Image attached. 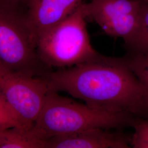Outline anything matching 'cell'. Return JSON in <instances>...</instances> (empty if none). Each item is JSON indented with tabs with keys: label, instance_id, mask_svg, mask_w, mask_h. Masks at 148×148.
<instances>
[{
	"label": "cell",
	"instance_id": "obj_7",
	"mask_svg": "<svg viewBox=\"0 0 148 148\" xmlns=\"http://www.w3.org/2000/svg\"><path fill=\"white\" fill-rule=\"evenodd\" d=\"M110 130L92 128L51 138L46 148H128L131 138Z\"/></svg>",
	"mask_w": 148,
	"mask_h": 148
},
{
	"label": "cell",
	"instance_id": "obj_4",
	"mask_svg": "<svg viewBox=\"0 0 148 148\" xmlns=\"http://www.w3.org/2000/svg\"><path fill=\"white\" fill-rule=\"evenodd\" d=\"M37 42L26 13L0 1V69L34 75Z\"/></svg>",
	"mask_w": 148,
	"mask_h": 148
},
{
	"label": "cell",
	"instance_id": "obj_12",
	"mask_svg": "<svg viewBox=\"0 0 148 148\" xmlns=\"http://www.w3.org/2000/svg\"><path fill=\"white\" fill-rule=\"evenodd\" d=\"M12 128L29 131L20 117L0 95V130Z\"/></svg>",
	"mask_w": 148,
	"mask_h": 148
},
{
	"label": "cell",
	"instance_id": "obj_9",
	"mask_svg": "<svg viewBox=\"0 0 148 148\" xmlns=\"http://www.w3.org/2000/svg\"><path fill=\"white\" fill-rule=\"evenodd\" d=\"M0 148H46V142L30 130L12 128L0 130Z\"/></svg>",
	"mask_w": 148,
	"mask_h": 148
},
{
	"label": "cell",
	"instance_id": "obj_3",
	"mask_svg": "<svg viewBox=\"0 0 148 148\" xmlns=\"http://www.w3.org/2000/svg\"><path fill=\"white\" fill-rule=\"evenodd\" d=\"M85 3L71 15L37 36L40 61L49 67L63 69L82 63L98 52L92 46L87 29Z\"/></svg>",
	"mask_w": 148,
	"mask_h": 148
},
{
	"label": "cell",
	"instance_id": "obj_10",
	"mask_svg": "<svg viewBox=\"0 0 148 148\" xmlns=\"http://www.w3.org/2000/svg\"><path fill=\"white\" fill-rule=\"evenodd\" d=\"M140 1L137 30L130 42L125 45L128 53H148V4Z\"/></svg>",
	"mask_w": 148,
	"mask_h": 148
},
{
	"label": "cell",
	"instance_id": "obj_11",
	"mask_svg": "<svg viewBox=\"0 0 148 148\" xmlns=\"http://www.w3.org/2000/svg\"><path fill=\"white\" fill-rule=\"evenodd\" d=\"M123 57L129 68L148 91V53H128Z\"/></svg>",
	"mask_w": 148,
	"mask_h": 148
},
{
	"label": "cell",
	"instance_id": "obj_8",
	"mask_svg": "<svg viewBox=\"0 0 148 148\" xmlns=\"http://www.w3.org/2000/svg\"><path fill=\"white\" fill-rule=\"evenodd\" d=\"M83 0H29L26 16L38 36L76 11Z\"/></svg>",
	"mask_w": 148,
	"mask_h": 148
},
{
	"label": "cell",
	"instance_id": "obj_13",
	"mask_svg": "<svg viewBox=\"0 0 148 148\" xmlns=\"http://www.w3.org/2000/svg\"><path fill=\"white\" fill-rule=\"evenodd\" d=\"M132 127L134 132L130 140L133 148H148V117H137Z\"/></svg>",
	"mask_w": 148,
	"mask_h": 148
},
{
	"label": "cell",
	"instance_id": "obj_15",
	"mask_svg": "<svg viewBox=\"0 0 148 148\" xmlns=\"http://www.w3.org/2000/svg\"><path fill=\"white\" fill-rule=\"evenodd\" d=\"M140 1H143L144 2H145V3H148V0H140Z\"/></svg>",
	"mask_w": 148,
	"mask_h": 148
},
{
	"label": "cell",
	"instance_id": "obj_1",
	"mask_svg": "<svg viewBox=\"0 0 148 148\" xmlns=\"http://www.w3.org/2000/svg\"><path fill=\"white\" fill-rule=\"evenodd\" d=\"M49 90L66 92L92 107L148 117V91L124 57L94 58L46 74Z\"/></svg>",
	"mask_w": 148,
	"mask_h": 148
},
{
	"label": "cell",
	"instance_id": "obj_2",
	"mask_svg": "<svg viewBox=\"0 0 148 148\" xmlns=\"http://www.w3.org/2000/svg\"><path fill=\"white\" fill-rule=\"evenodd\" d=\"M136 118L79 103L49 90L42 109L30 131L35 137L46 143L51 138L88 129L111 130L132 126Z\"/></svg>",
	"mask_w": 148,
	"mask_h": 148
},
{
	"label": "cell",
	"instance_id": "obj_14",
	"mask_svg": "<svg viewBox=\"0 0 148 148\" xmlns=\"http://www.w3.org/2000/svg\"><path fill=\"white\" fill-rule=\"evenodd\" d=\"M1 2H4L7 5L19 8L23 5H27L29 0H0Z\"/></svg>",
	"mask_w": 148,
	"mask_h": 148
},
{
	"label": "cell",
	"instance_id": "obj_6",
	"mask_svg": "<svg viewBox=\"0 0 148 148\" xmlns=\"http://www.w3.org/2000/svg\"><path fill=\"white\" fill-rule=\"evenodd\" d=\"M140 0H92L85 3L87 18L108 35L130 42L137 30Z\"/></svg>",
	"mask_w": 148,
	"mask_h": 148
},
{
	"label": "cell",
	"instance_id": "obj_5",
	"mask_svg": "<svg viewBox=\"0 0 148 148\" xmlns=\"http://www.w3.org/2000/svg\"><path fill=\"white\" fill-rule=\"evenodd\" d=\"M49 88L44 76L0 69V95L28 130L42 109Z\"/></svg>",
	"mask_w": 148,
	"mask_h": 148
}]
</instances>
